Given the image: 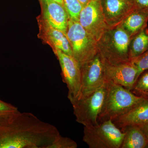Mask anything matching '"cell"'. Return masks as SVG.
Returning a JSON list of instances; mask_svg holds the SVG:
<instances>
[{
  "label": "cell",
  "instance_id": "cell-2",
  "mask_svg": "<svg viewBox=\"0 0 148 148\" xmlns=\"http://www.w3.org/2000/svg\"><path fill=\"white\" fill-rule=\"evenodd\" d=\"M130 38L127 32L120 26L107 29L97 42L98 53L104 62L116 64L130 61Z\"/></svg>",
  "mask_w": 148,
  "mask_h": 148
},
{
  "label": "cell",
  "instance_id": "cell-26",
  "mask_svg": "<svg viewBox=\"0 0 148 148\" xmlns=\"http://www.w3.org/2000/svg\"><path fill=\"white\" fill-rule=\"evenodd\" d=\"M56 2L62 5H64V2H63V0H53Z\"/></svg>",
  "mask_w": 148,
  "mask_h": 148
},
{
  "label": "cell",
  "instance_id": "cell-15",
  "mask_svg": "<svg viewBox=\"0 0 148 148\" xmlns=\"http://www.w3.org/2000/svg\"><path fill=\"white\" fill-rule=\"evenodd\" d=\"M121 130L124 133L121 148H147L148 138L140 126L130 125Z\"/></svg>",
  "mask_w": 148,
  "mask_h": 148
},
{
  "label": "cell",
  "instance_id": "cell-16",
  "mask_svg": "<svg viewBox=\"0 0 148 148\" xmlns=\"http://www.w3.org/2000/svg\"><path fill=\"white\" fill-rule=\"evenodd\" d=\"M46 25L47 37L55 47V49H58L73 56L71 47L66 34L47 24Z\"/></svg>",
  "mask_w": 148,
  "mask_h": 148
},
{
  "label": "cell",
  "instance_id": "cell-9",
  "mask_svg": "<svg viewBox=\"0 0 148 148\" xmlns=\"http://www.w3.org/2000/svg\"><path fill=\"white\" fill-rule=\"evenodd\" d=\"M81 72L80 97L94 91L106 82L104 61L98 52L94 58L81 66Z\"/></svg>",
  "mask_w": 148,
  "mask_h": 148
},
{
  "label": "cell",
  "instance_id": "cell-17",
  "mask_svg": "<svg viewBox=\"0 0 148 148\" xmlns=\"http://www.w3.org/2000/svg\"><path fill=\"white\" fill-rule=\"evenodd\" d=\"M148 49L147 27L131 37L129 46V57L131 61Z\"/></svg>",
  "mask_w": 148,
  "mask_h": 148
},
{
  "label": "cell",
  "instance_id": "cell-1",
  "mask_svg": "<svg viewBox=\"0 0 148 148\" xmlns=\"http://www.w3.org/2000/svg\"><path fill=\"white\" fill-rule=\"evenodd\" d=\"M60 135L56 127L32 113L0 116V148H48Z\"/></svg>",
  "mask_w": 148,
  "mask_h": 148
},
{
  "label": "cell",
  "instance_id": "cell-11",
  "mask_svg": "<svg viewBox=\"0 0 148 148\" xmlns=\"http://www.w3.org/2000/svg\"><path fill=\"white\" fill-rule=\"evenodd\" d=\"M104 18L109 28L119 26L134 9L129 0H101Z\"/></svg>",
  "mask_w": 148,
  "mask_h": 148
},
{
  "label": "cell",
  "instance_id": "cell-8",
  "mask_svg": "<svg viewBox=\"0 0 148 148\" xmlns=\"http://www.w3.org/2000/svg\"><path fill=\"white\" fill-rule=\"evenodd\" d=\"M78 21L97 42L109 28L103 15L101 0H90L82 9Z\"/></svg>",
  "mask_w": 148,
  "mask_h": 148
},
{
  "label": "cell",
  "instance_id": "cell-21",
  "mask_svg": "<svg viewBox=\"0 0 148 148\" xmlns=\"http://www.w3.org/2000/svg\"><path fill=\"white\" fill-rule=\"evenodd\" d=\"M131 61L138 69V76H140L143 72L148 70V49L137 58L132 59Z\"/></svg>",
  "mask_w": 148,
  "mask_h": 148
},
{
  "label": "cell",
  "instance_id": "cell-13",
  "mask_svg": "<svg viewBox=\"0 0 148 148\" xmlns=\"http://www.w3.org/2000/svg\"><path fill=\"white\" fill-rule=\"evenodd\" d=\"M121 129L130 125L141 126L148 123V100H145L126 113L112 120Z\"/></svg>",
  "mask_w": 148,
  "mask_h": 148
},
{
  "label": "cell",
  "instance_id": "cell-18",
  "mask_svg": "<svg viewBox=\"0 0 148 148\" xmlns=\"http://www.w3.org/2000/svg\"><path fill=\"white\" fill-rule=\"evenodd\" d=\"M130 90L137 96L148 100V70L142 73Z\"/></svg>",
  "mask_w": 148,
  "mask_h": 148
},
{
  "label": "cell",
  "instance_id": "cell-20",
  "mask_svg": "<svg viewBox=\"0 0 148 148\" xmlns=\"http://www.w3.org/2000/svg\"><path fill=\"white\" fill-rule=\"evenodd\" d=\"M77 143L68 137L59 135L48 147V148H77Z\"/></svg>",
  "mask_w": 148,
  "mask_h": 148
},
{
  "label": "cell",
  "instance_id": "cell-19",
  "mask_svg": "<svg viewBox=\"0 0 148 148\" xmlns=\"http://www.w3.org/2000/svg\"><path fill=\"white\" fill-rule=\"evenodd\" d=\"M64 6L69 14V17L78 21L80 12L82 6L78 0H63Z\"/></svg>",
  "mask_w": 148,
  "mask_h": 148
},
{
  "label": "cell",
  "instance_id": "cell-6",
  "mask_svg": "<svg viewBox=\"0 0 148 148\" xmlns=\"http://www.w3.org/2000/svg\"><path fill=\"white\" fill-rule=\"evenodd\" d=\"M124 133L112 120L84 127L83 141L90 148H121Z\"/></svg>",
  "mask_w": 148,
  "mask_h": 148
},
{
  "label": "cell",
  "instance_id": "cell-25",
  "mask_svg": "<svg viewBox=\"0 0 148 148\" xmlns=\"http://www.w3.org/2000/svg\"><path fill=\"white\" fill-rule=\"evenodd\" d=\"M80 4L82 6V8L84 7L86 5H87L88 3L90 2V0H78Z\"/></svg>",
  "mask_w": 148,
  "mask_h": 148
},
{
  "label": "cell",
  "instance_id": "cell-3",
  "mask_svg": "<svg viewBox=\"0 0 148 148\" xmlns=\"http://www.w3.org/2000/svg\"><path fill=\"white\" fill-rule=\"evenodd\" d=\"M107 82V92L104 106L98 118L99 123L108 120H112L126 113L145 100L121 86Z\"/></svg>",
  "mask_w": 148,
  "mask_h": 148
},
{
  "label": "cell",
  "instance_id": "cell-10",
  "mask_svg": "<svg viewBox=\"0 0 148 148\" xmlns=\"http://www.w3.org/2000/svg\"><path fill=\"white\" fill-rule=\"evenodd\" d=\"M104 72L106 81L119 85L129 90L139 77L138 69L131 61L116 64L104 62Z\"/></svg>",
  "mask_w": 148,
  "mask_h": 148
},
{
  "label": "cell",
  "instance_id": "cell-4",
  "mask_svg": "<svg viewBox=\"0 0 148 148\" xmlns=\"http://www.w3.org/2000/svg\"><path fill=\"white\" fill-rule=\"evenodd\" d=\"M107 82L87 95L71 103L77 122L84 127L97 125L107 92Z\"/></svg>",
  "mask_w": 148,
  "mask_h": 148
},
{
  "label": "cell",
  "instance_id": "cell-22",
  "mask_svg": "<svg viewBox=\"0 0 148 148\" xmlns=\"http://www.w3.org/2000/svg\"><path fill=\"white\" fill-rule=\"evenodd\" d=\"M18 110L16 107L0 99V116L15 112Z\"/></svg>",
  "mask_w": 148,
  "mask_h": 148
},
{
  "label": "cell",
  "instance_id": "cell-7",
  "mask_svg": "<svg viewBox=\"0 0 148 148\" xmlns=\"http://www.w3.org/2000/svg\"><path fill=\"white\" fill-rule=\"evenodd\" d=\"M62 72L63 82L68 89V98L71 103L80 97L81 92V72L79 63L72 56L55 49Z\"/></svg>",
  "mask_w": 148,
  "mask_h": 148
},
{
  "label": "cell",
  "instance_id": "cell-23",
  "mask_svg": "<svg viewBox=\"0 0 148 148\" xmlns=\"http://www.w3.org/2000/svg\"><path fill=\"white\" fill-rule=\"evenodd\" d=\"M134 8L148 9V0H129Z\"/></svg>",
  "mask_w": 148,
  "mask_h": 148
},
{
  "label": "cell",
  "instance_id": "cell-24",
  "mask_svg": "<svg viewBox=\"0 0 148 148\" xmlns=\"http://www.w3.org/2000/svg\"><path fill=\"white\" fill-rule=\"evenodd\" d=\"M141 127V129L145 133V135H146L147 138L148 139V123H146V124L143 125L139 126ZM147 148H148V145Z\"/></svg>",
  "mask_w": 148,
  "mask_h": 148
},
{
  "label": "cell",
  "instance_id": "cell-14",
  "mask_svg": "<svg viewBox=\"0 0 148 148\" xmlns=\"http://www.w3.org/2000/svg\"><path fill=\"white\" fill-rule=\"evenodd\" d=\"M148 21V9L134 8L119 26L132 37L147 27Z\"/></svg>",
  "mask_w": 148,
  "mask_h": 148
},
{
  "label": "cell",
  "instance_id": "cell-12",
  "mask_svg": "<svg viewBox=\"0 0 148 148\" xmlns=\"http://www.w3.org/2000/svg\"><path fill=\"white\" fill-rule=\"evenodd\" d=\"M40 1L46 24L66 34L69 16L64 6L53 0H40Z\"/></svg>",
  "mask_w": 148,
  "mask_h": 148
},
{
  "label": "cell",
  "instance_id": "cell-5",
  "mask_svg": "<svg viewBox=\"0 0 148 148\" xmlns=\"http://www.w3.org/2000/svg\"><path fill=\"white\" fill-rule=\"evenodd\" d=\"M66 35L71 47L73 56L80 66L94 58L98 53L97 41L78 21L69 17Z\"/></svg>",
  "mask_w": 148,
  "mask_h": 148
}]
</instances>
